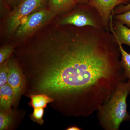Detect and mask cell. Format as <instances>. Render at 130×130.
<instances>
[{
    "mask_svg": "<svg viewBox=\"0 0 130 130\" xmlns=\"http://www.w3.org/2000/svg\"><path fill=\"white\" fill-rule=\"evenodd\" d=\"M33 42L35 62L43 73L39 88L79 101L82 115L97 111L125 82L118 43L104 29L58 24Z\"/></svg>",
    "mask_w": 130,
    "mask_h": 130,
    "instance_id": "obj_1",
    "label": "cell"
},
{
    "mask_svg": "<svg viewBox=\"0 0 130 130\" xmlns=\"http://www.w3.org/2000/svg\"><path fill=\"white\" fill-rule=\"evenodd\" d=\"M130 94V81L120 83L108 101L98 111V120L103 129L118 130L122 122L130 120L126 103Z\"/></svg>",
    "mask_w": 130,
    "mask_h": 130,
    "instance_id": "obj_2",
    "label": "cell"
},
{
    "mask_svg": "<svg viewBox=\"0 0 130 130\" xmlns=\"http://www.w3.org/2000/svg\"><path fill=\"white\" fill-rule=\"evenodd\" d=\"M79 5L78 7L77 5L71 12L61 18L58 24L80 27L91 26L104 29L100 14L95 8L88 4Z\"/></svg>",
    "mask_w": 130,
    "mask_h": 130,
    "instance_id": "obj_3",
    "label": "cell"
},
{
    "mask_svg": "<svg viewBox=\"0 0 130 130\" xmlns=\"http://www.w3.org/2000/svg\"><path fill=\"white\" fill-rule=\"evenodd\" d=\"M47 2V0H23L7 17L6 24V31L7 34H14L24 18L46 8Z\"/></svg>",
    "mask_w": 130,
    "mask_h": 130,
    "instance_id": "obj_4",
    "label": "cell"
},
{
    "mask_svg": "<svg viewBox=\"0 0 130 130\" xmlns=\"http://www.w3.org/2000/svg\"><path fill=\"white\" fill-rule=\"evenodd\" d=\"M55 15L46 8L35 12L25 18V20L21 22L16 29L14 35L20 38L30 36L46 25Z\"/></svg>",
    "mask_w": 130,
    "mask_h": 130,
    "instance_id": "obj_5",
    "label": "cell"
},
{
    "mask_svg": "<svg viewBox=\"0 0 130 130\" xmlns=\"http://www.w3.org/2000/svg\"><path fill=\"white\" fill-rule=\"evenodd\" d=\"M130 3V0H91L88 5L95 8L101 17L103 28L110 31V18L115 8L122 4Z\"/></svg>",
    "mask_w": 130,
    "mask_h": 130,
    "instance_id": "obj_6",
    "label": "cell"
},
{
    "mask_svg": "<svg viewBox=\"0 0 130 130\" xmlns=\"http://www.w3.org/2000/svg\"><path fill=\"white\" fill-rule=\"evenodd\" d=\"M8 65L9 73L7 83L14 91L15 97H18L20 94L23 87V74L18 66L13 61H9L8 62Z\"/></svg>",
    "mask_w": 130,
    "mask_h": 130,
    "instance_id": "obj_7",
    "label": "cell"
},
{
    "mask_svg": "<svg viewBox=\"0 0 130 130\" xmlns=\"http://www.w3.org/2000/svg\"><path fill=\"white\" fill-rule=\"evenodd\" d=\"M113 17V11L110 18V31L121 44H126L130 46V28L126 27L119 20L115 19L114 21Z\"/></svg>",
    "mask_w": 130,
    "mask_h": 130,
    "instance_id": "obj_8",
    "label": "cell"
},
{
    "mask_svg": "<svg viewBox=\"0 0 130 130\" xmlns=\"http://www.w3.org/2000/svg\"><path fill=\"white\" fill-rule=\"evenodd\" d=\"M47 3L48 9L55 15L68 14L78 5L75 0H47Z\"/></svg>",
    "mask_w": 130,
    "mask_h": 130,
    "instance_id": "obj_9",
    "label": "cell"
},
{
    "mask_svg": "<svg viewBox=\"0 0 130 130\" xmlns=\"http://www.w3.org/2000/svg\"><path fill=\"white\" fill-rule=\"evenodd\" d=\"M14 91L8 84L2 86L0 89V105L1 108L7 111L11 107L13 98Z\"/></svg>",
    "mask_w": 130,
    "mask_h": 130,
    "instance_id": "obj_10",
    "label": "cell"
},
{
    "mask_svg": "<svg viewBox=\"0 0 130 130\" xmlns=\"http://www.w3.org/2000/svg\"><path fill=\"white\" fill-rule=\"evenodd\" d=\"M121 53L120 64L124 72L126 78L130 82V54L125 51L122 46V44L117 41Z\"/></svg>",
    "mask_w": 130,
    "mask_h": 130,
    "instance_id": "obj_11",
    "label": "cell"
},
{
    "mask_svg": "<svg viewBox=\"0 0 130 130\" xmlns=\"http://www.w3.org/2000/svg\"><path fill=\"white\" fill-rule=\"evenodd\" d=\"M31 105L34 108H44L49 103L53 101V100L45 94L31 95L30 96Z\"/></svg>",
    "mask_w": 130,
    "mask_h": 130,
    "instance_id": "obj_12",
    "label": "cell"
},
{
    "mask_svg": "<svg viewBox=\"0 0 130 130\" xmlns=\"http://www.w3.org/2000/svg\"><path fill=\"white\" fill-rule=\"evenodd\" d=\"M9 73L8 62L4 63L1 66L0 68V87L7 84Z\"/></svg>",
    "mask_w": 130,
    "mask_h": 130,
    "instance_id": "obj_13",
    "label": "cell"
},
{
    "mask_svg": "<svg viewBox=\"0 0 130 130\" xmlns=\"http://www.w3.org/2000/svg\"><path fill=\"white\" fill-rule=\"evenodd\" d=\"M12 117L10 114L1 111L0 113V130L5 129L12 121Z\"/></svg>",
    "mask_w": 130,
    "mask_h": 130,
    "instance_id": "obj_14",
    "label": "cell"
},
{
    "mask_svg": "<svg viewBox=\"0 0 130 130\" xmlns=\"http://www.w3.org/2000/svg\"><path fill=\"white\" fill-rule=\"evenodd\" d=\"M13 47L7 46L3 47L0 49V64L2 65L10 56L13 51Z\"/></svg>",
    "mask_w": 130,
    "mask_h": 130,
    "instance_id": "obj_15",
    "label": "cell"
},
{
    "mask_svg": "<svg viewBox=\"0 0 130 130\" xmlns=\"http://www.w3.org/2000/svg\"><path fill=\"white\" fill-rule=\"evenodd\" d=\"M113 18L130 28V10L121 14H115Z\"/></svg>",
    "mask_w": 130,
    "mask_h": 130,
    "instance_id": "obj_16",
    "label": "cell"
},
{
    "mask_svg": "<svg viewBox=\"0 0 130 130\" xmlns=\"http://www.w3.org/2000/svg\"><path fill=\"white\" fill-rule=\"evenodd\" d=\"M34 111L31 115V118L34 121L37 122L39 124H42L43 123V121L42 119L44 109L42 108H34Z\"/></svg>",
    "mask_w": 130,
    "mask_h": 130,
    "instance_id": "obj_17",
    "label": "cell"
},
{
    "mask_svg": "<svg viewBox=\"0 0 130 130\" xmlns=\"http://www.w3.org/2000/svg\"><path fill=\"white\" fill-rule=\"evenodd\" d=\"M130 10V3L125 5H119L115 8L113 15L121 14Z\"/></svg>",
    "mask_w": 130,
    "mask_h": 130,
    "instance_id": "obj_18",
    "label": "cell"
},
{
    "mask_svg": "<svg viewBox=\"0 0 130 130\" xmlns=\"http://www.w3.org/2000/svg\"><path fill=\"white\" fill-rule=\"evenodd\" d=\"M6 4L12 8L13 9L19 5L23 0H4Z\"/></svg>",
    "mask_w": 130,
    "mask_h": 130,
    "instance_id": "obj_19",
    "label": "cell"
},
{
    "mask_svg": "<svg viewBox=\"0 0 130 130\" xmlns=\"http://www.w3.org/2000/svg\"><path fill=\"white\" fill-rule=\"evenodd\" d=\"M78 4L79 5H87L91 0H75Z\"/></svg>",
    "mask_w": 130,
    "mask_h": 130,
    "instance_id": "obj_20",
    "label": "cell"
},
{
    "mask_svg": "<svg viewBox=\"0 0 130 130\" xmlns=\"http://www.w3.org/2000/svg\"><path fill=\"white\" fill-rule=\"evenodd\" d=\"M67 130H81L80 128H78L77 126H73L72 127H69L66 129Z\"/></svg>",
    "mask_w": 130,
    "mask_h": 130,
    "instance_id": "obj_21",
    "label": "cell"
}]
</instances>
